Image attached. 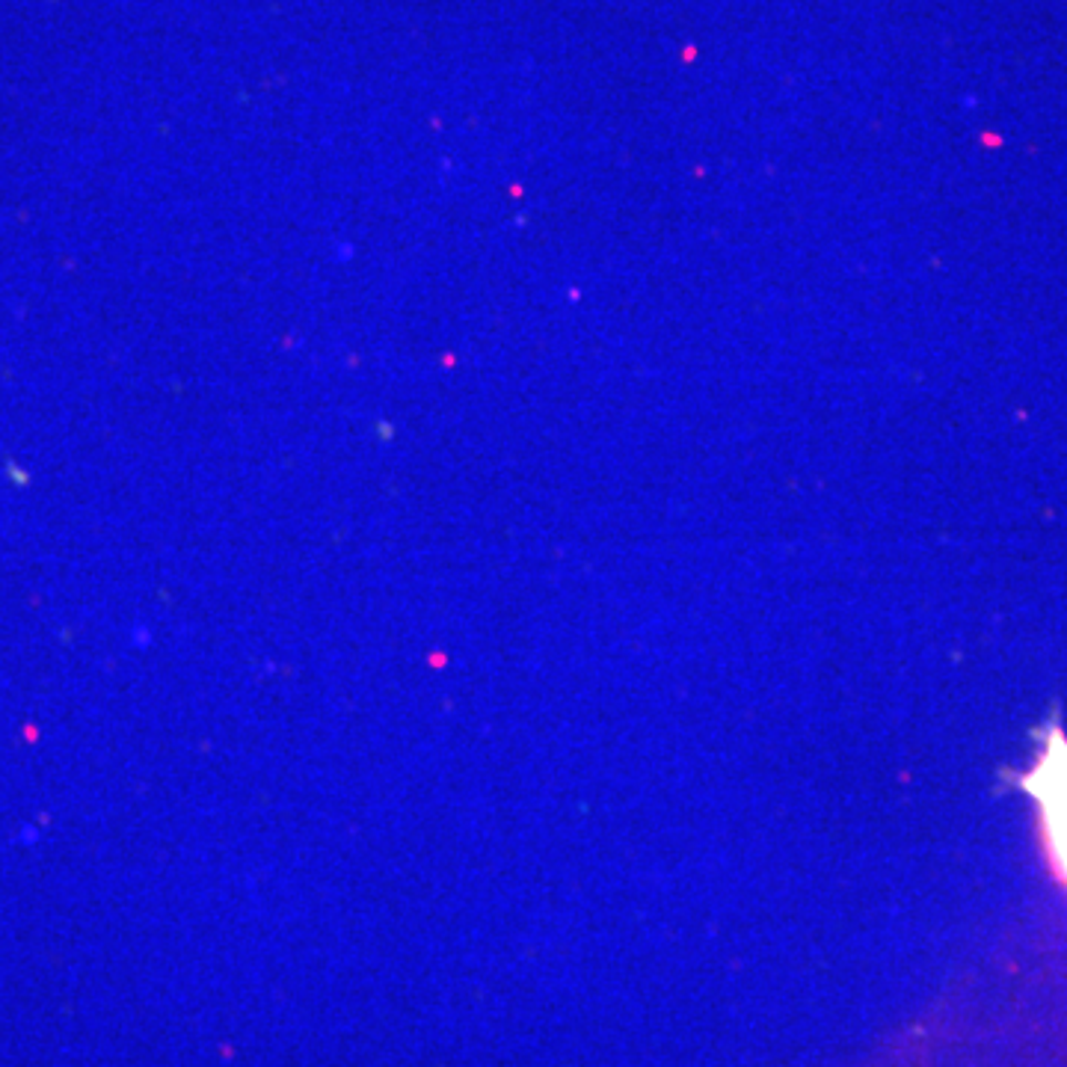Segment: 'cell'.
<instances>
[{
	"instance_id": "6da1fadb",
	"label": "cell",
	"mask_w": 1067,
	"mask_h": 1067,
	"mask_svg": "<svg viewBox=\"0 0 1067 1067\" xmlns=\"http://www.w3.org/2000/svg\"><path fill=\"white\" fill-rule=\"evenodd\" d=\"M1040 777H1047V786H1029L1040 795V800L1047 804V825L1049 833H1053V848H1056V857L1061 860L1067 872V750H1065V763H1047L1040 765Z\"/></svg>"
}]
</instances>
